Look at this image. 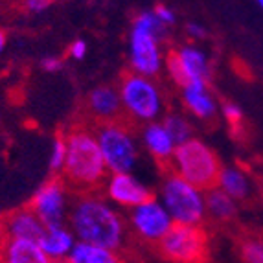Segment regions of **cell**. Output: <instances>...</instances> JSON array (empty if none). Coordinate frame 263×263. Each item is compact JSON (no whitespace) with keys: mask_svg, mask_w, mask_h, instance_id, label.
Wrapping results in <instances>:
<instances>
[{"mask_svg":"<svg viewBox=\"0 0 263 263\" xmlns=\"http://www.w3.org/2000/svg\"><path fill=\"white\" fill-rule=\"evenodd\" d=\"M66 160L61 179L74 197H100L107 182V162L101 153L96 129L81 120H72L65 129Z\"/></svg>","mask_w":263,"mask_h":263,"instance_id":"1","label":"cell"},{"mask_svg":"<svg viewBox=\"0 0 263 263\" xmlns=\"http://www.w3.org/2000/svg\"><path fill=\"white\" fill-rule=\"evenodd\" d=\"M70 223L81 241L90 245L105 247L116 252L140 247L133 237L127 221L110 210L100 197H78Z\"/></svg>","mask_w":263,"mask_h":263,"instance_id":"2","label":"cell"},{"mask_svg":"<svg viewBox=\"0 0 263 263\" xmlns=\"http://www.w3.org/2000/svg\"><path fill=\"white\" fill-rule=\"evenodd\" d=\"M167 263H208L210 236L202 224H186L173 221L166 234L153 245L145 247Z\"/></svg>","mask_w":263,"mask_h":263,"instance_id":"3","label":"cell"},{"mask_svg":"<svg viewBox=\"0 0 263 263\" xmlns=\"http://www.w3.org/2000/svg\"><path fill=\"white\" fill-rule=\"evenodd\" d=\"M223 167L217 155L199 140H186L177 145L173 155V175H179L201 192L219 188Z\"/></svg>","mask_w":263,"mask_h":263,"instance_id":"4","label":"cell"},{"mask_svg":"<svg viewBox=\"0 0 263 263\" xmlns=\"http://www.w3.org/2000/svg\"><path fill=\"white\" fill-rule=\"evenodd\" d=\"M166 26L158 21L153 11H144L133 22L131 31V66L136 74L151 78L160 68L158 37Z\"/></svg>","mask_w":263,"mask_h":263,"instance_id":"5","label":"cell"},{"mask_svg":"<svg viewBox=\"0 0 263 263\" xmlns=\"http://www.w3.org/2000/svg\"><path fill=\"white\" fill-rule=\"evenodd\" d=\"M138 123L129 116L116 122L105 123L96 129L98 142L110 173H129L136 164V145L133 140V129Z\"/></svg>","mask_w":263,"mask_h":263,"instance_id":"6","label":"cell"},{"mask_svg":"<svg viewBox=\"0 0 263 263\" xmlns=\"http://www.w3.org/2000/svg\"><path fill=\"white\" fill-rule=\"evenodd\" d=\"M120 100L123 110L135 123L151 122L162 109V100L157 85L145 76L125 70L120 78Z\"/></svg>","mask_w":263,"mask_h":263,"instance_id":"7","label":"cell"},{"mask_svg":"<svg viewBox=\"0 0 263 263\" xmlns=\"http://www.w3.org/2000/svg\"><path fill=\"white\" fill-rule=\"evenodd\" d=\"M162 197L167 214L177 223L201 224L204 217V199L195 186L180 179L179 175H166L162 186Z\"/></svg>","mask_w":263,"mask_h":263,"instance_id":"8","label":"cell"},{"mask_svg":"<svg viewBox=\"0 0 263 263\" xmlns=\"http://www.w3.org/2000/svg\"><path fill=\"white\" fill-rule=\"evenodd\" d=\"M125 116L127 114L123 110L118 90H114L112 87H98L87 94L74 118L98 129L100 125L116 122Z\"/></svg>","mask_w":263,"mask_h":263,"instance_id":"9","label":"cell"},{"mask_svg":"<svg viewBox=\"0 0 263 263\" xmlns=\"http://www.w3.org/2000/svg\"><path fill=\"white\" fill-rule=\"evenodd\" d=\"M133 237L138 245L149 247L158 241L171 227V215L157 201H149L133 210L129 217Z\"/></svg>","mask_w":263,"mask_h":263,"instance_id":"10","label":"cell"},{"mask_svg":"<svg viewBox=\"0 0 263 263\" xmlns=\"http://www.w3.org/2000/svg\"><path fill=\"white\" fill-rule=\"evenodd\" d=\"M68 192L61 175H53L41 186L39 192L30 199L26 206L43 221L46 228L63 227L65 215V193Z\"/></svg>","mask_w":263,"mask_h":263,"instance_id":"11","label":"cell"},{"mask_svg":"<svg viewBox=\"0 0 263 263\" xmlns=\"http://www.w3.org/2000/svg\"><path fill=\"white\" fill-rule=\"evenodd\" d=\"M167 70L177 85L186 88L193 83H206L210 70L204 53L192 46L171 48L166 59Z\"/></svg>","mask_w":263,"mask_h":263,"instance_id":"12","label":"cell"},{"mask_svg":"<svg viewBox=\"0 0 263 263\" xmlns=\"http://www.w3.org/2000/svg\"><path fill=\"white\" fill-rule=\"evenodd\" d=\"M50 258L39 243L11 236L0 228V263H50Z\"/></svg>","mask_w":263,"mask_h":263,"instance_id":"13","label":"cell"},{"mask_svg":"<svg viewBox=\"0 0 263 263\" xmlns=\"http://www.w3.org/2000/svg\"><path fill=\"white\" fill-rule=\"evenodd\" d=\"M0 228H4L6 232L11 234V236L24 237V239L39 243V245L41 239L46 234V227L43 224V221L26 204L0 214Z\"/></svg>","mask_w":263,"mask_h":263,"instance_id":"14","label":"cell"},{"mask_svg":"<svg viewBox=\"0 0 263 263\" xmlns=\"http://www.w3.org/2000/svg\"><path fill=\"white\" fill-rule=\"evenodd\" d=\"M144 142L149 153L153 155L158 170L164 175H173V155L177 144L164 123H151L144 129Z\"/></svg>","mask_w":263,"mask_h":263,"instance_id":"15","label":"cell"},{"mask_svg":"<svg viewBox=\"0 0 263 263\" xmlns=\"http://www.w3.org/2000/svg\"><path fill=\"white\" fill-rule=\"evenodd\" d=\"M107 193L118 204L131 208L155 201L153 193L145 186H142L136 179H133L129 173H112V177L107 182Z\"/></svg>","mask_w":263,"mask_h":263,"instance_id":"16","label":"cell"},{"mask_svg":"<svg viewBox=\"0 0 263 263\" xmlns=\"http://www.w3.org/2000/svg\"><path fill=\"white\" fill-rule=\"evenodd\" d=\"M204 208H206V214H208V217H210V221L215 224L232 223L234 217H236V204H234V199L219 188L206 192Z\"/></svg>","mask_w":263,"mask_h":263,"instance_id":"17","label":"cell"},{"mask_svg":"<svg viewBox=\"0 0 263 263\" xmlns=\"http://www.w3.org/2000/svg\"><path fill=\"white\" fill-rule=\"evenodd\" d=\"M234 247L241 263H263V232L241 228L234 236Z\"/></svg>","mask_w":263,"mask_h":263,"instance_id":"18","label":"cell"},{"mask_svg":"<svg viewBox=\"0 0 263 263\" xmlns=\"http://www.w3.org/2000/svg\"><path fill=\"white\" fill-rule=\"evenodd\" d=\"M68 261L70 263H123V256L120 252H116V250L81 241L74 247Z\"/></svg>","mask_w":263,"mask_h":263,"instance_id":"19","label":"cell"},{"mask_svg":"<svg viewBox=\"0 0 263 263\" xmlns=\"http://www.w3.org/2000/svg\"><path fill=\"white\" fill-rule=\"evenodd\" d=\"M184 103L199 118H210L215 112L212 96L208 94L206 83H193L184 88Z\"/></svg>","mask_w":263,"mask_h":263,"instance_id":"20","label":"cell"},{"mask_svg":"<svg viewBox=\"0 0 263 263\" xmlns=\"http://www.w3.org/2000/svg\"><path fill=\"white\" fill-rule=\"evenodd\" d=\"M41 249L50 258H61L72 249V234L65 227H52L46 228V234L41 239Z\"/></svg>","mask_w":263,"mask_h":263,"instance_id":"21","label":"cell"},{"mask_svg":"<svg viewBox=\"0 0 263 263\" xmlns=\"http://www.w3.org/2000/svg\"><path fill=\"white\" fill-rule=\"evenodd\" d=\"M219 186L232 199H245L247 193H249V186H247L245 177L236 170H223Z\"/></svg>","mask_w":263,"mask_h":263,"instance_id":"22","label":"cell"},{"mask_svg":"<svg viewBox=\"0 0 263 263\" xmlns=\"http://www.w3.org/2000/svg\"><path fill=\"white\" fill-rule=\"evenodd\" d=\"M50 167H52L53 173H61L63 166H65L66 160V138H65V129H59L55 135V140H53V149H52V158H50Z\"/></svg>","mask_w":263,"mask_h":263,"instance_id":"23","label":"cell"},{"mask_svg":"<svg viewBox=\"0 0 263 263\" xmlns=\"http://www.w3.org/2000/svg\"><path fill=\"white\" fill-rule=\"evenodd\" d=\"M164 125H166V129L170 131V135L173 136V140H175L177 145L184 144L186 140H190V125L182 118H179V116H170V118H166Z\"/></svg>","mask_w":263,"mask_h":263,"instance_id":"24","label":"cell"},{"mask_svg":"<svg viewBox=\"0 0 263 263\" xmlns=\"http://www.w3.org/2000/svg\"><path fill=\"white\" fill-rule=\"evenodd\" d=\"M223 114L224 118H227L228 125H230V129H232V135L236 138H239V133H243V125H245L241 110L237 109L236 105H232V103H227L223 107Z\"/></svg>","mask_w":263,"mask_h":263,"instance_id":"25","label":"cell"},{"mask_svg":"<svg viewBox=\"0 0 263 263\" xmlns=\"http://www.w3.org/2000/svg\"><path fill=\"white\" fill-rule=\"evenodd\" d=\"M53 0H15V6H17L21 11H28V13H37V11H43L46 9Z\"/></svg>","mask_w":263,"mask_h":263,"instance_id":"26","label":"cell"},{"mask_svg":"<svg viewBox=\"0 0 263 263\" xmlns=\"http://www.w3.org/2000/svg\"><path fill=\"white\" fill-rule=\"evenodd\" d=\"M120 254L123 256V263H147L144 256H142L140 247H135V249L123 250V252H120Z\"/></svg>","mask_w":263,"mask_h":263,"instance_id":"27","label":"cell"},{"mask_svg":"<svg viewBox=\"0 0 263 263\" xmlns=\"http://www.w3.org/2000/svg\"><path fill=\"white\" fill-rule=\"evenodd\" d=\"M153 13L157 15V18L162 22L164 26H170V24H173V22H175V15L171 13V9H167L166 6H157Z\"/></svg>","mask_w":263,"mask_h":263,"instance_id":"28","label":"cell"},{"mask_svg":"<svg viewBox=\"0 0 263 263\" xmlns=\"http://www.w3.org/2000/svg\"><path fill=\"white\" fill-rule=\"evenodd\" d=\"M68 52H70V55L76 57V59H81V57L85 55V52H87V44H85L83 41H76V43H72Z\"/></svg>","mask_w":263,"mask_h":263,"instance_id":"29","label":"cell"},{"mask_svg":"<svg viewBox=\"0 0 263 263\" xmlns=\"http://www.w3.org/2000/svg\"><path fill=\"white\" fill-rule=\"evenodd\" d=\"M43 66L46 68L48 72H52V70H57L59 66H61V63L57 61V59H46V61L43 63Z\"/></svg>","mask_w":263,"mask_h":263,"instance_id":"30","label":"cell"},{"mask_svg":"<svg viewBox=\"0 0 263 263\" xmlns=\"http://www.w3.org/2000/svg\"><path fill=\"white\" fill-rule=\"evenodd\" d=\"M188 31H190V33H193V35H197V37H204V30H202V28H199V26H195V24H190Z\"/></svg>","mask_w":263,"mask_h":263,"instance_id":"31","label":"cell"},{"mask_svg":"<svg viewBox=\"0 0 263 263\" xmlns=\"http://www.w3.org/2000/svg\"><path fill=\"white\" fill-rule=\"evenodd\" d=\"M4 46H6V33L2 30H0V52L4 50Z\"/></svg>","mask_w":263,"mask_h":263,"instance_id":"32","label":"cell"},{"mask_svg":"<svg viewBox=\"0 0 263 263\" xmlns=\"http://www.w3.org/2000/svg\"><path fill=\"white\" fill-rule=\"evenodd\" d=\"M15 0H0V6H13Z\"/></svg>","mask_w":263,"mask_h":263,"instance_id":"33","label":"cell"},{"mask_svg":"<svg viewBox=\"0 0 263 263\" xmlns=\"http://www.w3.org/2000/svg\"><path fill=\"white\" fill-rule=\"evenodd\" d=\"M50 263H70V261H68V259H52V261H50Z\"/></svg>","mask_w":263,"mask_h":263,"instance_id":"34","label":"cell"},{"mask_svg":"<svg viewBox=\"0 0 263 263\" xmlns=\"http://www.w3.org/2000/svg\"><path fill=\"white\" fill-rule=\"evenodd\" d=\"M258 4H259V6H261V8H263V0H258Z\"/></svg>","mask_w":263,"mask_h":263,"instance_id":"35","label":"cell"}]
</instances>
